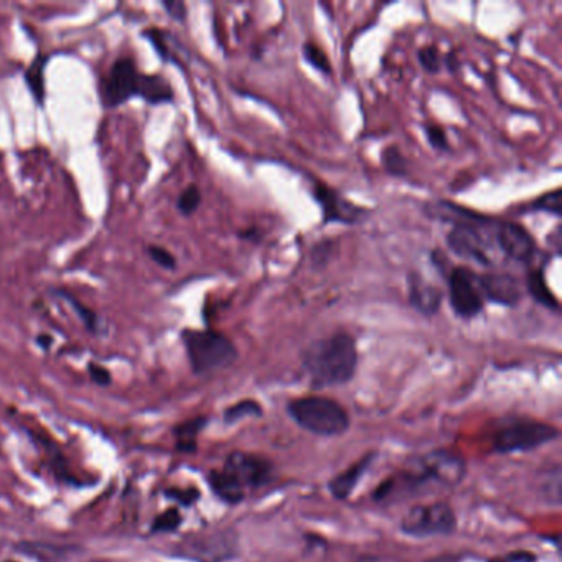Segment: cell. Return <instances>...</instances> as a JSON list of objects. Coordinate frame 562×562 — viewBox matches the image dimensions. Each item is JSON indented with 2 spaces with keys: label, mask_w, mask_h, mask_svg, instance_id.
Instances as JSON below:
<instances>
[{
  "label": "cell",
  "mask_w": 562,
  "mask_h": 562,
  "mask_svg": "<svg viewBox=\"0 0 562 562\" xmlns=\"http://www.w3.org/2000/svg\"><path fill=\"white\" fill-rule=\"evenodd\" d=\"M467 463L455 452L437 449L409 459L402 469L383 480L371 500L380 505L408 502L418 496L445 492L460 485Z\"/></svg>",
  "instance_id": "obj_1"
},
{
  "label": "cell",
  "mask_w": 562,
  "mask_h": 562,
  "mask_svg": "<svg viewBox=\"0 0 562 562\" xmlns=\"http://www.w3.org/2000/svg\"><path fill=\"white\" fill-rule=\"evenodd\" d=\"M302 368L314 390L349 383L358 369V347L349 333H333L304 351Z\"/></svg>",
  "instance_id": "obj_2"
},
{
  "label": "cell",
  "mask_w": 562,
  "mask_h": 562,
  "mask_svg": "<svg viewBox=\"0 0 562 562\" xmlns=\"http://www.w3.org/2000/svg\"><path fill=\"white\" fill-rule=\"evenodd\" d=\"M274 480L273 462L257 453L231 452L223 469L208 474V485L223 503L236 506L251 492L263 490Z\"/></svg>",
  "instance_id": "obj_3"
},
{
  "label": "cell",
  "mask_w": 562,
  "mask_h": 562,
  "mask_svg": "<svg viewBox=\"0 0 562 562\" xmlns=\"http://www.w3.org/2000/svg\"><path fill=\"white\" fill-rule=\"evenodd\" d=\"M101 98L106 108L114 109L132 98H142L152 106L165 104L173 101L175 94L167 78L140 73L130 57H120L102 81Z\"/></svg>",
  "instance_id": "obj_4"
},
{
  "label": "cell",
  "mask_w": 562,
  "mask_h": 562,
  "mask_svg": "<svg viewBox=\"0 0 562 562\" xmlns=\"http://www.w3.org/2000/svg\"><path fill=\"white\" fill-rule=\"evenodd\" d=\"M287 414L296 426L317 437H338L349 432L351 419L340 402L325 396L289 401Z\"/></svg>",
  "instance_id": "obj_5"
},
{
  "label": "cell",
  "mask_w": 562,
  "mask_h": 562,
  "mask_svg": "<svg viewBox=\"0 0 562 562\" xmlns=\"http://www.w3.org/2000/svg\"><path fill=\"white\" fill-rule=\"evenodd\" d=\"M192 371L198 376L212 375L236 363L239 353L236 345L216 330H193L182 332Z\"/></svg>",
  "instance_id": "obj_6"
},
{
  "label": "cell",
  "mask_w": 562,
  "mask_h": 562,
  "mask_svg": "<svg viewBox=\"0 0 562 562\" xmlns=\"http://www.w3.org/2000/svg\"><path fill=\"white\" fill-rule=\"evenodd\" d=\"M559 429L543 421L529 418L505 419L492 437V447L500 455L526 453L554 442Z\"/></svg>",
  "instance_id": "obj_7"
},
{
  "label": "cell",
  "mask_w": 562,
  "mask_h": 562,
  "mask_svg": "<svg viewBox=\"0 0 562 562\" xmlns=\"http://www.w3.org/2000/svg\"><path fill=\"white\" fill-rule=\"evenodd\" d=\"M400 528L402 535L416 539L451 536L457 529V516L447 502L424 503L409 508Z\"/></svg>",
  "instance_id": "obj_8"
},
{
  "label": "cell",
  "mask_w": 562,
  "mask_h": 562,
  "mask_svg": "<svg viewBox=\"0 0 562 562\" xmlns=\"http://www.w3.org/2000/svg\"><path fill=\"white\" fill-rule=\"evenodd\" d=\"M490 220L480 214L474 222L453 224L451 233L447 234V246L462 259H467L480 265H492L490 257V239L484 234V228Z\"/></svg>",
  "instance_id": "obj_9"
},
{
  "label": "cell",
  "mask_w": 562,
  "mask_h": 562,
  "mask_svg": "<svg viewBox=\"0 0 562 562\" xmlns=\"http://www.w3.org/2000/svg\"><path fill=\"white\" fill-rule=\"evenodd\" d=\"M447 279L453 312L462 318L477 317L485 307V298L478 287L477 274L470 271L469 267H453Z\"/></svg>",
  "instance_id": "obj_10"
},
{
  "label": "cell",
  "mask_w": 562,
  "mask_h": 562,
  "mask_svg": "<svg viewBox=\"0 0 562 562\" xmlns=\"http://www.w3.org/2000/svg\"><path fill=\"white\" fill-rule=\"evenodd\" d=\"M312 195L322 208L324 223L357 224V223L363 222L369 214V210L351 203L347 198H343L337 190L328 187L327 183L317 182L312 188Z\"/></svg>",
  "instance_id": "obj_11"
},
{
  "label": "cell",
  "mask_w": 562,
  "mask_h": 562,
  "mask_svg": "<svg viewBox=\"0 0 562 562\" xmlns=\"http://www.w3.org/2000/svg\"><path fill=\"white\" fill-rule=\"evenodd\" d=\"M494 243L503 255L520 265H529L536 255V241L525 226L505 222L494 224Z\"/></svg>",
  "instance_id": "obj_12"
},
{
  "label": "cell",
  "mask_w": 562,
  "mask_h": 562,
  "mask_svg": "<svg viewBox=\"0 0 562 562\" xmlns=\"http://www.w3.org/2000/svg\"><path fill=\"white\" fill-rule=\"evenodd\" d=\"M477 282L484 298H488L494 304L515 307L518 306L523 297L520 282L510 274H477Z\"/></svg>",
  "instance_id": "obj_13"
},
{
  "label": "cell",
  "mask_w": 562,
  "mask_h": 562,
  "mask_svg": "<svg viewBox=\"0 0 562 562\" xmlns=\"http://www.w3.org/2000/svg\"><path fill=\"white\" fill-rule=\"evenodd\" d=\"M375 460L376 452H368L365 455H361L357 462H353L349 467H347V470H343L340 474H337L335 477L330 478L328 484H327V488H328V492L333 498L338 500V502L349 500Z\"/></svg>",
  "instance_id": "obj_14"
},
{
  "label": "cell",
  "mask_w": 562,
  "mask_h": 562,
  "mask_svg": "<svg viewBox=\"0 0 562 562\" xmlns=\"http://www.w3.org/2000/svg\"><path fill=\"white\" fill-rule=\"evenodd\" d=\"M409 302L421 314L431 317L439 312L442 304V290L434 284L424 281L419 273L409 274L408 277Z\"/></svg>",
  "instance_id": "obj_15"
},
{
  "label": "cell",
  "mask_w": 562,
  "mask_h": 562,
  "mask_svg": "<svg viewBox=\"0 0 562 562\" xmlns=\"http://www.w3.org/2000/svg\"><path fill=\"white\" fill-rule=\"evenodd\" d=\"M50 61L48 55L38 53L35 60L30 63V67L26 69V85L30 93L34 96L35 102L43 108L45 98H47V83H45V71L47 65Z\"/></svg>",
  "instance_id": "obj_16"
},
{
  "label": "cell",
  "mask_w": 562,
  "mask_h": 562,
  "mask_svg": "<svg viewBox=\"0 0 562 562\" xmlns=\"http://www.w3.org/2000/svg\"><path fill=\"white\" fill-rule=\"evenodd\" d=\"M526 289L537 304L547 307L551 310H559V300L546 282L545 267H535L529 271L528 277H526Z\"/></svg>",
  "instance_id": "obj_17"
},
{
  "label": "cell",
  "mask_w": 562,
  "mask_h": 562,
  "mask_svg": "<svg viewBox=\"0 0 562 562\" xmlns=\"http://www.w3.org/2000/svg\"><path fill=\"white\" fill-rule=\"evenodd\" d=\"M206 422L208 419L198 416V418L188 419L175 427L173 434L177 439V449L183 453H193L198 447V442H196L198 435L203 431Z\"/></svg>",
  "instance_id": "obj_18"
},
{
  "label": "cell",
  "mask_w": 562,
  "mask_h": 562,
  "mask_svg": "<svg viewBox=\"0 0 562 562\" xmlns=\"http://www.w3.org/2000/svg\"><path fill=\"white\" fill-rule=\"evenodd\" d=\"M57 296L63 298L65 302H68L71 308L75 310L78 318L85 325L88 332L94 333V335L101 332V320H99V317H98L94 310H91L89 307H86L83 302H79L68 290H57Z\"/></svg>",
  "instance_id": "obj_19"
},
{
  "label": "cell",
  "mask_w": 562,
  "mask_h": 562,
  "mask_svg": "<svg viewBox=\"0 0 562 562\" xmlns=\"http://www.w3.org/2000/svg\"><path fill=\"white\" fill-rule=\"evenodd\" d=\"M263 414H265V409L261 406V402L255 400H243L224 409L223 421L224 424L233 426V424H238L243 419L263 418Z\"/></svg>",
  "instance_id": "obj_20"
},
{
  "label": "cell",
  "mask_w": 562,
  "mask_h": 562,
  "mask_svg": "<svg viewBox=\"0 0 562 562\" xmlns=\"http://www.w3.org/2000/svg\"><path fill=\"white\" fill-rule=\"evenodd\" d=\"M381 162L384 171L388 172L392 177H406L408 175V161L400 151V147L390 145L381 153Z\"/></svg>",
  "instance_id": "obj_21"
},
{
  "label": "cell",
  "mask_w": 562,
  "mask_h": 562,
  "mask_svg": "<svg viewBox=\"0 0 562 562\" xmlns=\"http://www.w3.org/2000/svg\"><path fill=\"white\" fill-rule=\"evenodd\" d=\"M523 210L525 212H521V213L546 212V213H551L554 216H561V188H556L553 192H547L545 195L539 196L533 203L526 204Z\"/></svg>",
  "instance_id": "obj_22"
},
{
  "label": "cell",
  "mask_w": 562,
  "mask_h": 562,
  "mask_svg": "<svg viewBox=\"0 0 562 562\" xmlns=\"http://www.w3.org/2000/svg\"><path fill=\"white\" fill-rule=\"evenodd\" d=\"M302 53H304V58H306L307 63L312 68H316L317 71L325 73V75L332 73V63L328 60L327 53L318 45H316L314 42H307L304 45V48H302Z\"/></svg>",
  "instance_id": "obj_23"
},
{
  "label": "cell",
  "mask_w": 562,
  "mask_h": 562,
  "mask_svg": "<svg viewBox=\"0 0 562 562\" xmlns=\"http://www.w3.org/2000/svg\"><path fill=\"white\" fill-rule=\"evenodd\" d=\"M202 204V192L196 185L185 188L177 198V210L183 216H192Z\"/></svg>",
  "instance_id": "obj_24"
},
{
  "label": "cell",
  "mask_w": 562,
  "mask_h": 562,
  "mask_svg": "<svg viewBox=\"0 0 562 562\" xmlns=\"http://www.w3.org/2000/svg\"><path fill=\"white\" fill-rule=\"evenodd\" d=\"M182 523L183 518L179 508H171L153 520L152 533H173L182 526Z\"/></svg>",
  "instance_id": "obj_25"
},
{
  "label": "cell",
  "mask_w": 562,
  "mask_h": 562,
  "mask_svg": "<svg viewBox=\"0 0 562 562\" xmlns=\"http://www.w3.org/2000/svg\"><path fill=\"white\" fill-rule=\"evenodd\" d=\"M418 60L419 63H421V67L426 69L427 73H431V75L439 73L441 68H442V58H441V53H439L437 47H434V45H427V47H422V48L418 51Z\"/></svg>",
  "instance_id": "obj_26"
},
{
  "label": "cell",
  "mask_w": 562,
  "mask_h": 562,
  "mask_svg": "<svg viewBox=\"0 0 562 562\" xmlns=\"http://www.w3.org/2000/svg\"><path fill=\"white\" fill-rule=\"evenodd\" d=\"M142 35H144L149 42L152 43V47L155 48V51H157V55H159L163 61H173L172 60L169 42H167L169 38H167V34H165V32L159 30V28H149V30L142 32Z\"/></svg>",
  "instance_id": "obj_27"
},
{
  "label": "cell",
  "mask_w": 562,
  "mask_h": 562,
  "mask_svg": "<svg viewBox=\"0 0 562 562\" xmlns=\"http://www.w3.org/2000/svg\"><path fill=\"white\" fill-rule=\"evenodd\" d=\"M147 255H151V259L155 265H161L163 269L173 271L177 267V257L165 247L151 245V246H147Z\"/></svg>",
  "instance_id": "obj_28"
},
{
  "label": "cell",
  "mask_w": 562,
  "mask_h": 562,
  "mask_svg": "<svg viewBox=\"0 0 562 562\" xmlns=\"http://www.w3.org/2000/svg\"><path fill=\"white\" fill-rule=\"evenodd\" d=\"M543 492L547 494L549 502L554 505L561 503V469L559 465H556L553 470H549V478L546 480L543 485Z\"/></svg>",
  "instance_id": "obj_29"
},
{
  "label": "cell",
  "mask_w": 562,
  "mask_h": 562,
  "mask_svg": "<svg viewBox=\"0 0 562 562\" xmlns=\"http://www.w3.org/2000/svg\"><path fill=\"white\" fill-rule=\"evenodd\" d=\"M424 130H426L429 144L432 145L434 149L441 151V152L451 151V144H449L447 134H445V130H443V128H441L439 124H432V122H431V124H426V126H424Z\"/></svg>",
  "instance_id": "obj_30"
},
{
  "label": "cell",
  "mask_w": 562,
  "mask_h": 562,
  "mask_svg": "<svg viewBox=\"0 0 562 562\" xmlns=\"http://www.w3.org/2000/svg\"><path fill=\"white\" fill-rule=\"evenodd\" d=\"M335 247H337V243L333 241V239H325V241H320L318 245H317L314 249H312V263L314 265H327L328 263V259L332 257L333 253H335Z\"/></svg>",
  "instance_id": "obj_31"
},
{
  "label": "cell",
  "mask_w": 562,
  "mask_h": 562,
  "mask_svg": "<svg viewBox=\"0 0 562 562\" xmlns=\"http://www.w3.org/2000/svg\"><path fill=\"white\" fill-rule=\"evenodd\" d=\"M88 373H89L91 380L98 386H109L111 384L112 376L108 368L101 367L98 363H89L88 365Z\"/></svg>",
  "instance_id": "obj_32"
},
{
  "label": "cell",
  "mask_w": 562,
  "mask_h": 562,
  "mask_svg": "<svg viewBox=\"0 0 562 562\" xmlns=\"http://www.w3.org/2000/svg\"><path fill=\"white\" fill-rule=\"evenodd\" d=\"M486 562H537V556L531 551H511L505 556L492 557Z\"/></svg>",
  "instance_id": "obj_33"
},
{
  "label": "cell",
  "mask_w": 562,
  "mask_h": 562,
  "mask_svg": "<svg viewBox=\"0 0 562 562\" xmlns=\"http://www.w3.org/2000/svg\"><path fill=\"white\" fill-rule=\"evenodd\" d=\"M162 7L177 22H183L187 18V5L183 2H180V0H163Z\"/></svg>",
  "instance_id": "obj_34"
},
{
  "label": "cell",
  "mask_w": 562,
  "mask_h": 562,
  "mask_svg": "<svg viewBox=\"0 0 562 562\" xmlns=\"http://www.w3.org/2000/svg\"><path fill=\"white\" fill-rule=\"evenodd\" d=\"M167 496L179 500L180 505L183 506H188L198 500V492L196 490H173V492H169Z\"/></svg>",
  "instance_id": "obj_35"
},
{
  "label": "cell",
  "mask_w": 562,
  "mask_h": 562,
  "mask_svg": "<svg viewBox=\"0 0 562 562\" xmlns=\"http://www.w3.org/2000/svg\"><path fill=\"white\" fill-rule=\"evenodd\" d=\"M36 343L43 349H48L51 347V343H53V338H51V335H48V333H42V335L36 337Z\"/></svg>",
  "instance_id": "obj_36"
},
{
  "label": "cell",
  "mask_w": 562,
  "mask_h": 562,
  "mask_svg": "<svg viewBox=\"0 0 562 562\" xmlns=\"http://www.w3.org/2000/svg\"><path fill=\"white\" fill-rule=\"evenodd\" d=\"M445 65L449 67L451 71H455V69L459 68V60H457V55L453 51L445 57Z\"/></svg>",
  "instance_id": "obj_37"
},
{
  "label": "cell",
  "mask_w": 562,
  "mask_h": 562,
  "mask_svg": "<svg viewBox=\"0 0 562 562\" xmlns=\"http://www.w3.org/2000/svg\"><path fill=\"white\" fill-rule=\"evenodd\" d=\"M5 562H16V561H5Z\"/></svg>",
  "instance_id": "obj_38"
}]
</instances>
